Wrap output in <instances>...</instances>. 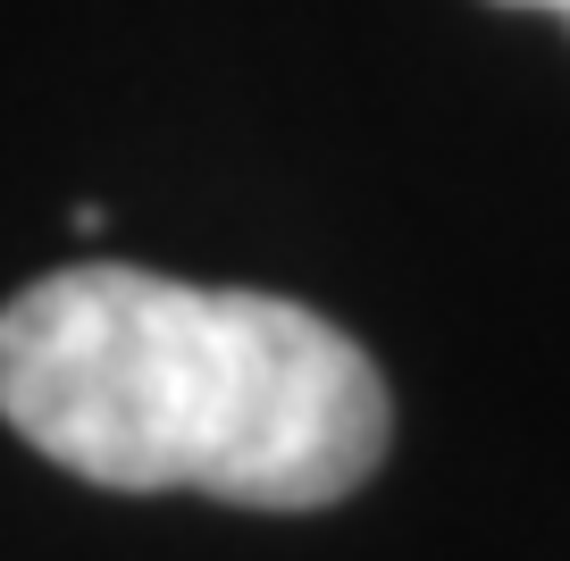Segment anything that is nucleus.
<instances>
[{
	"instance_id": "1",
	"label": "nucleus",
	"mask_w": 570,
	"mask_h": 561,
	"mask_svg": "<svg viewBox=\"0 0 570 561\" xmlns=\"http://www.w3.org/2000/svg\"><path fill=\"white\" fill-rule=\"evenodd\" d=\"M0 420L109 494L327 511L370 486L377 361L285 294L85 260L0 302Z\"/></svg>"
},
{
	"instance_id": "2",
	"label": "nucleus",
	"mask_w": 570,
	"mask_h": 561,
	"mask_svg": "<svg viewBox=\"0 0 570 561\" xmlns=\"http://www.w3.org/2000/svg\"><path fill=\"white\" fill-rule=\"evenodd\" d=\"M512 9H553V18L570 26V0H512Z\"/></svg>"
}]
</instances>
